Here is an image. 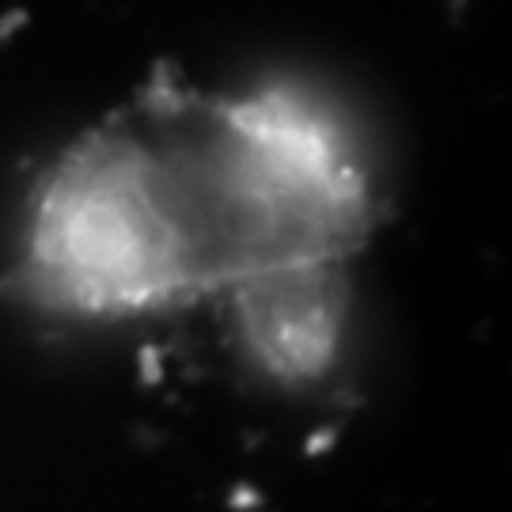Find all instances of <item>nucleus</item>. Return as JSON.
Segmentation results:
<instances>
[{
    "instance_id": "1",
    "label": "nucleus",
    "mask_w": 512,
    "mask_h": 512,
    "mask_svg": "<svg viewBox=\"0 0 512 512\" xmlns=\"http://www.w3.org/2000/svg\"><path fill=\"white\" fill-rule=\"evenodd\" d=\"M376 183L346 118L296 84H160L46 167L12 289L65 319L228 300L247 349L346 311Z\"/></svg>"
}]
</instances>
